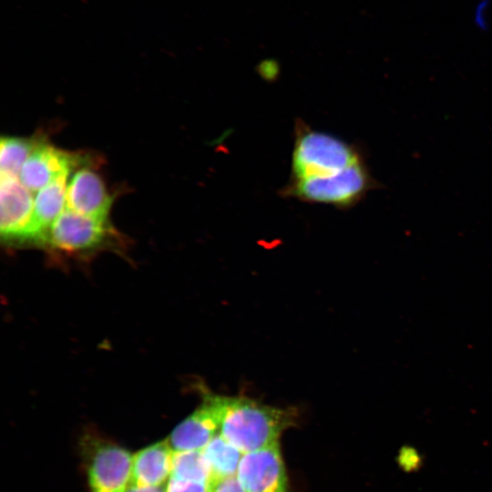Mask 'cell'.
Here are the masks:
<instances>
[{
    "label": "cell",
    "instance_id": "6da1fadb",
    "mask_svg": "<svg viewBox=\"0 0 492 492\" xmlns=\"http://www.w3.org/2000/svg\"><path fill=\"white\" fill-rule=\"evenodd\" d=\"M295 420L292 408L267 405L245 396H222L219 434L245 454L278 443Z\"/></svg>",
    "mask_w": 492,
    "mask_h": 492
},
{
    "label": "cell",
    "instance_id": "7a4b0ae2",
    "mask_svg": "<svg viewBox=\"0 0 492 492\" xmlns=\"http://www.w3.org/2000/svg\"><path fill=\"white\" fill-rule=\"evenodd\" d=\"M293 135L289 179L333 176L364 159L357 145L314 129L301 118L294 121Z\"/></svg>",
    "mask_w": 492,
    "mask_h": 492
},
{
    "label": "cell",
    "instance_id": "3957f363",
    "mask_svg": "<svg viewBox=\"0 0 492 492\" xmlns=\"http://www.w3.org/2000/svg\"><path fill=\"white\" fill-rule=\"evenodd\" d=\"M377 187L378 183L363 159L333 176L289 179L278 193L283 199L346 210L355 206Z\"/></svg>",
    "mask_w": 492,
    "mask_h": 492
},
{
    "label": "cell",
    "instance_id": "277c9868",
    "mask_svg": "<svg viewBox=\"0 0 492 492\" xmlns=\"http://www.w3.org/2000/svg\"><path fill=\"white\" fill-rule=\"evenodd\" d=\"M114 233L108 219L83 215L66 208L41 242L59 251L81 253L107 243Z\"/></svg>",
    "mask_w": 492,
    "mask_h": 492
},
{
    "label": "cell",
    "instance_id": "5b68a950",
    "mask_svg": "<svg viewBox=\"0 0 492 492\" xmlns=\"http://www.w3.org/2000/svg\"><path fill=\"white\" fill-rule=\"evenodd\" d=\"M236 477L247 492H289L278 443L243 454Z\"/></svg>",
    "mask_w": 492,
    "mask_h": 492
},
{
    "label": "cell",
    "instance_id": "8992f818",
    "mask_svg": "<svg viewBox=\"0 0 492 492\" xmlns=\"http://www.w3.org/2000/svg\"><path fill=\"white\" fill-rule=\"evenodd\" d=\"M91 492H126L131 484L132 456L109 443L94 446L87 466Z\"/></svg>",
    "mask_w": 492,
    "mask_h": 492
},
{
    "label": "cell",
    "instance_id": "52a82bcc",
    "mask_svg": "<svg viewBox=\"0 0 492 492\" xmlns=\"http://www.w3.org/2000/svg\"><path fill=\"white\" fill-rule=\"evenodd\" d=\"M222 395L206 393L200 406L172 431L174 451L202 450L219 434Z\"/></svg>",
    "mask_w": 492,
    "mask_h": 492
},
{
    "label": "cell",
    "instance_id": "ba28073f",
    "mask_svg": "<svg viewBox=\"0 0 492 492\" xmlns=\"http://www.w3.org/2000/svg\"><path fill=\"white\" fill-rule=\"evenodd\" d=\"M1 235L6 241L29 240L34 214L32 191L18 177L1 176Z\"/></svg>",
    "mask_w": 492,
    "mask_h": 492
},
{
    "label": "cell",
    "instance_id": "9c48e42d",
    "mask_svg": "<svg viewBox=\"0 0 492 492\" xmlns=\"http://www.w3.org/2000/svg\"><path fill=\"white\" fill-rule=\"evenodd\" d=\"M81 159L41 141L23 165L18 178L29 190L38 191L60 175L69 173Z\"/></svg>",
    "mask_w": 492,
    "mask_h": 492
},
{
    "label": "cell",
    "instance_id": "30bf717a",
    "mask_svg": "<svg viewBox=\"0 0 492 492\" xmlns=\"http://www.w3.org/2000/svg\"><path fill=\"white\" fill-rule=\"evenodd\" d=\"M112 201L99 174L88 167L77 170L67 184V208L80 214L108 219Z\"/></svg>",
    "mask_w": 492,
    "mask_h": 492
},
{
    "label": "cell",
    "instance_id": "8fae6325",
    "mask_svg": "<svg viewBox=\"0 0 492 492\" xmlns=\"http://www.w3.org/2000/svg\"><path fill=\"white\" fill-rule=\"evenodd\" d=\"M174 450L169 441L153 444L132 456L131 484L162 487L170 477Z\"/></svg>",
    "mask_w": 492,
    "mask_h": 492
},
{
    "label": "cell",
    "instance_id": "7c38bea8",
    "mask_svg": "<svg viewBox=\"0 0 492 492\" xmlns=\"http://www.w3.org/2000/svg\"><path fill=\"white\" fill-rule=\"evenodd\" d=\"M65 173L37 191L34 200V214L30 239L41 241L67 208V177Z\"/></svg>",
    "mask_w": 492,
    "mask_h": 492
},
{
    "label": "cell",
    "instance_id": "4fadbf2b",
    "mask_svg": "<svg viewBox=\"0 0 492 492\" xmlns=\"http://www.w3.org/2000/svg\"><path fill=\"white\" fill-rule=\"evenodd\" d=\"M202 452L211 469L212 480L236 476L243 453L222 436L216 435Z\"/></svg>",
    "mask_w": 492,
    "mask_h": 492
},
{
    "label": "cell",
    "instance_id": "5bb4252c",
    "mask_svg": "<svg viewBox=\"0 0 492 492\" xmlns=\"http://www.w3.org/2000/svg\"><path fill=\"white\" fill-rule=\"evenodd\" d=\"M40 142L36 138L3 137L0 142L1 176L18 177L23 165Z\"/></svg>",
    "mask_w": 492,
    "mask_h": 492
},
{
    "label": "cell",
    "instance_id": "9a60e30c",
    "mask_svg": "<svg viewBox=\"0 0 492 492\" xmlns=\"http://www.w3.org/2000/svg\"><path fill=\"white\" fill-rule=\"evenodd\" d=\"M170 478L210 483L213 477L202 450L174 451Z\"/></svg>",
    "mask_w": 492,
    "mask_h": 492
},
{
    "label": "cell",
    "instance_id": "2e32d148",
    "mask_svg": "<svg viewBox=\"0 0 492 492\" xmlns=\"http://www.w3.org/2000/svg\"><path fill=\"white\" fill-rule=\"evenodd\" d=\"M166 492H210V484L169 478Z\"/></svg>",
    "mask_w": 492,
    "mask_h": 492
},
{
    "label": "cell",
    "instance_id": "e0dca14e",
    "mask_svg": "<svg viewBox=\"0 0 492 492\" xmlns=\"http://www.w3.org/2000/svg\"><path fill=\"white\" fill-rule=\"evenodd\" d=\"M210 492H247L236 476L213 479L210 483Z\"/></svg>",
    "mask_w": 492,
    "mask_h": 492
},
{
    "label": "cell",
    "instance_id": "ac0fdd59",
    "mask_svg": "<svg viewBox=\"0 0 492 492\" xmlns=\"http://www.w3.org/2000/svg\"><path fill=\"white\" fill-rule=\"evenodd\" d=\"M126 492H166L162 487H142L130 484Z\"/></svg>",
    "mask_w": 492,
    "mask_h": 492
}]
</instances>
